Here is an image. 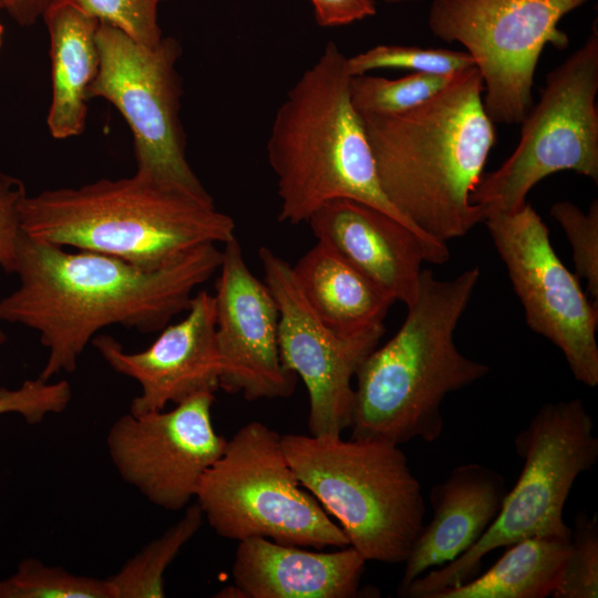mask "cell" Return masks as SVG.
<instances>
[{"mask_svg": "<svg viewBox=\"0 0 598 598\" xmlns=\"http://www.w3.org/2000/svg\"><path fill=\"white\" fill-rule=\"evenodd\" d=\"M216 244L197 246L155 269L116 257L63 247L21 233L19 286L0 299V322L37 331L48 349L39 377L76 370L96 333L113 324L151 333L189 309L194 290L220 267Z\"/></svg>", "mask_w": 598, "mask_h": 598, "instance_id": "1", "label": "cell"}, {"mask_svg": "<svg viewBox=\"0 0 598 598\" xmlns=\"http://www.w3.org/2000/svg\"><path fill=\"white\" fill-rule=\"evenodd\" d=\"M483 91L472 66L415 107L360 115L382 192L419 230L442 243L465 236L487 215L470 202L497 141Z\"/></svg>", "mask_w": 598, "mask_h": 598, "instance_id": "2", "label": "cell"}, {"mask_svg": "<svg viewBox=\"0 0 598 598\" xmlns=\"http://www.w3.org/2000/svg\"><path fill=\"white\" fill-rule=\"evenodd\" d=\"M480 276L477 266L447 280L422 269L417 297L402 326L355 372L352 439L400 446L441 436L446 395L489 372L488 365L462 354L454 341Z\"/></svg>", "mask_w": 598, "mask_h": 598, "instance_id": "3", "label": "cell"}, {"mask_svg": "<svg viewBox=\"0 0 598 598\" xmlns=\"http://www.w3.org/2000/svg\"><path fill=\"white\" fill-rule=\"evenodd\" d=\"M350 79L347 56L329 42L276 112L267 155L277 178L279 221L298 225L326 202L351 198L446 247L419 230L382 192L362 118L351 103Z\"/></svg>", "mask_w": 598, "mask_h": 598, "instance_id": "4", "label": "cell"}, {"mask_svg": "<svg viewBox=\"0 0 598 598\" xmlns=\"http://www.w3.org/2000/svg\"><path fill=\"white\" fill-rule=\"evenodd\" d=\"M19 213L22 233L33 239L104 254L144 269L235 236L234 219L214 200L136 173L27 194Z\"/></svg>", "mask_w": 598, "mask_h": 598, "instance_id": "5", "label": "cell"}, {"mask_svg": "<svg viewBox=\"0 0 598 598\" xmlns=\"http://www.w3.org/2000/svg\"><path fill=\"white\" fill-rule=\"evenodd\" d=\"M300 484L365 560L404 563L424 525L419 480L399 445L341 435H281Z\"/></svg>", "mask_w": 598, "mask_h": 598, "instance_id": "6", "label": "cell"}, {"mask_svg": "<svg viewBox=\"0 0 598 598\" xmlns=\"http://www.w3.org/2000/svg\"><path fill=\"white\" fill-rule=\"evenodd\" d=\"M594 429L581 399L543 405L515 437L523 468L491 527L461 556L414 579L402 597L431 598L441 589L460 586L478 575L485 555L522 539H569L564 507L578 476L598 460Z\"/></svg>", "mask_w": 598, "mask_h": 598, "instance_id": "7", "label": "cell"}, {"mask_svg": "<svg viewBox=\"0 0 598 598\" xmlns=\"http://www.w3.org/2000/svg\"><path fill=\"white\" fill-rule=\"evenodd\" d=\"M195 498L209 526L227 539L265 537L316 549L350 545L343 529L298 481L281 434L261 422L243 425L226 441Z\"/></svg>", "mask_w": 598, "mask_h": 598, "instance_id": "8", "label": "cell"}, {"mask_svg": "<svg viewBox=\"0 0 598 598\" xmlns=\"http://www.w3.org/2000/svg\"><path fill=\"white\" fill-rule=\"evenodd\" d=\"M598 23L580 48L546 75L540 99L520 122L515 151L483 174L470 196L486 212L513 213L543 178L573 171L598 183Z\"/></svg>", "mask_w": 598, "mask_h": 598, "instance_id": "9", "label": "cell"}, {"mask_svg": "<svg viewBox=\"0 0 598 598\" xmlns=\"http://www.w3.org/2000/svg\"><path fill=\"white\" fill-rule=\"evenodd\" d=\"M590 0H433V35L462 44L483 81L494 123H520L533 106L535 71L546 45L563 50L560 20Z\"/></svg>", "mask_w": 598, "mask_h": 598, "instance_id": "10", "label": "cell"}, {"mask_svg": "<svg viewBox=\"0 0 598 598\" xmlns=\"http://www.w3.org/2000/svg\"><path fill=\"white\" fill-rule=\"evenodd\" d=\"M96 42L100 64L87 96L106 100L126 121L133 134L135 173L213 200L186 158L176 70L179 43L164 37L155 45L142 44L105 22H100Z\"/></svg>", "mask_w": 598, "mask_h": 598, "instance_id": "11", "label": "cell"}, {"mask_svg": "<svg viewBox=\"0 0 598 598\" xmlns=\"http://www.w3.org/2000/svg\"><path fill=\"white\" fill-rule=\"evenodd\" d=\"M483 223L528 327L559 348L576 381L596 386L598 305L555 252L546 224L528 203L513 213L491 210Z\"/></svg>", "mask_w": 598, "mask_h": 598, "instance_id": "12", "label": "cell"}, {"mask_svg": "<svg viewBox=\"0 0 598 598\" xmlns=\"http://www.w3.org/2000/svg\"><path fill=\"white\" fill-rule=\"evenodd\" d=\"M258 256L265 283L279 310L281 362L300 377L308 391L309 432L341 435L352 420V379L361 362L378 347L384 326L352 337L336 333L310 307L292 266L266 246L259 248Z\"/></svg>", "mask_w": 598, "mask_h": 598, "instance_id": "13", "label": "cell"}, {"mask_svg": "<svg viewBox=\"0 0 598 598\" xmlns=\"http://www.w3.org/2000/svg\"><path fill=\"white\" fill-rule=\"evenodd\" d=\"M214 393L202 392L168 411L120 416L106 447L122 480L155 506L186 507L227 441L214 429Z\"/></svg>", "mask_w": 598, "mask_h": 598, "instance_id": "14", "label": "cell"}, {"mask_svg": "<svg viewBox=\"0 0 598 598\" xmlns=\"http://www.w3.org/2000/svg\"><path fill=\"white\" fill-rule=\"evenodd\" d=\"M218 270L214 297L219 388L248 401L291 396L297 375L280 359L277 302L248 268L236 236L224 244Z\"/></svg>", "mask_w": 598, "mask_h": 598, "instance_id": "15", "label": "cell"}, {"mask_svg": "<svg viewBox=\"0 0 598 598\" xmlns=\"http://www.w3.org/2000/svg\"><path fill=\"white\" fill-rule=\"evenodd\" d=\"M92 343L115 372L141 385V394L130 408L134 415L161 411L168 403L219 389L215 297L207 291L197 292L187 316L163 328L143 351L126 352L106 334L95 336Z\"/></svg>", "mask_w": 598, "mask_h": 598, "instance_id": "16", "label": "cell"}, {"mask_svg": "<svg viewBox=\"0 0 598 598\" xmlns=\"http://www.w3.org/2000/svg\"><path fill=\"white\" fill-rule=\"evenodd\" d=\"M312 233L393 301L417 297L423 261L443 265L446 247L429 244L388 213L351 198L322 204L309 218Z\"/></svg>", "mask_w": 598, "mask_h": 598, "instance_id": "17", "label": "cell"}, {"mask_svg": "<svg viewBox=\"0 0 598 598\" xmlns=\"http://www.w3.org/2000/svg\"><path fill=\"white\" fill-rule=\"evenodd\" d=\"M504 476L485 465L456 466L430 492L431 520L423 525L406 558L398 595L425 571L470 549L491 527L506 496Z\"/></svg>", "mask_w": 598, "mask_h": 598, "instance_id": "18", "label": "cell"}, {"mask_svg": "<svg viewBox=\"0 0 598 598\" xmlns=\"http://www.w3.org/2000/svg\"><path fill=\"white\" fill-rule=\"evenodd\" d=\"M365 561L350 545L315 551L251 537L238 542L233 579L243 598H353Z\"/></svg>", "mask_w": 598, "mask_h": 598, "instance_id": "19", "label": "cell"}, {"mask_svg": "<svg viewBox=\"0 0 598 598\" xmlns=\"http://www.w3.org/2000/svg\"><path fill=\"white\" fill-rule=\"evenodd\" d=\"M50 37L52 100L47 116L53 138L81 135L86 126L87 90L100 64V21L75 0H56L44 12Z\"/></svg>", "mask_w": 598, "mask_h": 598, "instance_id": "20", "label": "cell"}, {"mask_svg": "<svg viewBox=\"0 0 598 598\" xmlns=\"http://www.w3.org/2000/svg\"><path fill=\"white\" fill-rule=\"evenodd\" d=\"M312 310L332 331L358 336L379 326L394 302L322 241L292 266Z\"/></svg>", "mask_w": 598, "mask_h": 598, "instance_id": "21", "label": "cell"}, {"mask_svg": "<svg viewBox=\"0 0 598 598\" xmlns=\"http://www.w3.org/2000/svg\"><path fill=\"white\" fill-rule=\"evenodd\" d=\"M484 574L431 598H544L553 596L570 553V538L534 537L506 547Z\"/></svg>", "mask_w": 598, "mask_h": 598, "instance_id": "22", "label": "cell"}, {"mask_svg": "<svg viewBox=\"0 0 598 598\" xmlns=\"http://www.w3.org/2000/svg\"><path fill=\"white\" fill-rule=\"evenodd\" d=\"M203 519L197 503L189 505L178 522L128 559L118 573L109 577L116 598L165 597L164 574L183 546L198 532Z\"/></svg>", "mask_w": 598, "mask_h": 598, "instance_id": "23", "label": "cell"}, {"mask_svg": "<svg viewBox=\"0 0 598 598\" xmlns=\"http://www.w3.org/2000/svg\"><path fill=\"white\" fill-rule=\"evenodd\" d=\"M453 75L412 72L399 79L351 76L349 91L359 115H390L415 107L443 89Z\"/></svg>", "mask_w": 598, "mask_h": 598, "instance_id": "24", "label": "cell"}, {"mask_svg": "<svg viewBox=\"0 0 598 598\" xmlns=\"http://www.w3.org/2000/svg\"><path fill=\"white\" fill-rule=\"evenodd\" d=\"M0 598H116V592L109 578L75 575L25 558L14 574L0 580Z\"/></svg>", "mask_w": 598, "mask_h": 598, "instance_id": "25", "label": "cell"}, {"mask_svg": "<svg viewBox=\"0 0 598 598\" xmlns=\"http://www.w3.org/2000/svg\"><path fill=\"white\" fill-rule=\"evenodd\" d=\"M472 66H475V62L466 51L443 48L379 44L347 56V70L351 76L381 69L451 76Z\"/></svg>", "mask_w": 598, "mask_h": 598, "instance_id": "26", "label": "cell"}, {"mask_svg": "<svg viewBox=\"0 0 598 598\" xmlns=\"http://www.w3.org/2000/svg\"><path fill=\"white\" fill-rule=\"evenodd\" d=\"M554 598L598 597V520L580 511L575 515L570 553Z\"/></svg>", "mask_w": 598, "mask_h": 598, "instance_id": "27", "label": "cell"}, {"mask_svg": "<svg viewBox=\"0 0 598 598\" xmlns=\"http://www.w3.org/2000/svg\"><path fill=\"white\" fill-rule=\"evenodd\" d=\"M550 215L571 245L577 276L586 279L591 301L598 305V200L591 202L587 213L560 200L550 207Z\"/></svg>", "mask_w": 598, "mask_h": 598, "instance_id": "28", "label": "cell"}, {"mask_svg": "<svg viewBox=\"0 0 598 598\" xmlns=\"http://www.w3.org/2000/svg\"><path fill=\"white\" fill-rule=\"evenodd\" d=\"M100 22L109 23L134 41L155 45L164 38L158 8L165 0H75Z\"/></svg>", "mask_w": 598, "mask_h": 598, "instance_id": "29", "label": "cell"}, {"mask_svg": "<svg viewBox=\"0 0 598 598\" xmlns=\"http://www.w3.org/2000/svg\"><path fill=\"white\" fill-rule=\"evenodd\" d=\"M71 398V385L65 380H27L17 389L0 386V415L17 413L28 424L34 425L50 414L66 410Z\"/></svg>", "mask_w": 598, "mask_h": 598, "instance_id": "30", "label": "cell"}, {"mask_svg": "<svg viewBox=\"0 0 598 598\" xmlns=\"http://www.w3.org/2000/svg\"><path fill=\"white\" fill-rule=\"evenodd\" d=\"M25 186L19 178L0 171V267L7 274H16L18 243L22 233L19 207L27 195ZM6 336L0 329V346Z\"/></svg>", "mask_w": 598, "mask_h": 598, "instance_id": "31", "label": "cell"}, {"mask_svg": "<svg viewBox=\"0 0 598 598\" xmlns=\"http://www.w3.org/2000/svg\"><path fill=\"white\" fill-rule=\"evenodd\" d=\"M316 22L323 28L351 24L377 12L374 0H310Z\"/></svg>", "mask_w": 598, "mask_h": 598, "instance_id": "32", "label": "cell"}, {"mask_svg": "<svg viewBox=\"0 0 598 598\" xmlns=\"http://www.w3.org/2000/svg\"><path fill=\"white\" fill-rule=\"evenodd\" d=\"M56 0H0L2 9L22 27H30L43 18Z\"/></svg>", "mask_w": 598, "mask_h": 598, "instance_id": "33", "label": "cell"}, {"mask_svg": "<svg viewBox=\"0 0 598 598\" xmlns=\"http://www.w3.org/2000/svg\"><path fill=\"white\" fill-rule=\"evenodd\" d=\"M384 1L390 4H401V3L420 2L423 0H384Z\"/></svg>", "mask_w": 598, "mask_h": 598, "instance_id": "34", "label": "cell"}, {"mask_svg": "<svg viewBox=\"0 0 598 598\" xmlns=\"http://www.w3.org/2000/svg\"><path fill=\"white\" fill-rule=\"evenodd\" d=\"M2 33H3V27H2V24L0 23V44H1V40H2Z\"/></svg>", "mask_w": 598, "mask_h": 598, "instance_id": "35", "label": "cell"}, {"mask_svg": "<svg viewBox=\"0 0 598 598\" xmlns=\"http://www.w3.org/2000/svg\"><path fill=\"white\" fill-rule=\"evenodd\" d=\"M0 10H2V4H1V2H0Z\"/></svg>", "mask_w": 598, "mask_h": 598, "instance_id": "36", "label": "cell"}]
</instances>
